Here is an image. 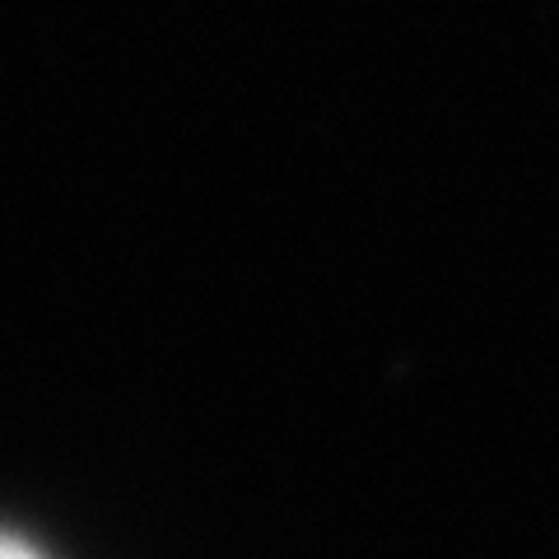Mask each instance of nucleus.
I'll return each instance as SVG.
<instances>
[{
    "mask_svg": "<svg viewBox=\"0 0 559 559\" xmlns=\"http://www.w3.org/2000/svg\"><path fill=\"white\" fill-rule=\"evenodd\" d=\"M0 559H43V555L33 550L28 540H20V536H5V532H0Z\"/></svg>",
    "mask_w": 559,
    "mask_h": 559,
    "instance_id": "1",
    "label": "nucleus"
}]
</instances>
